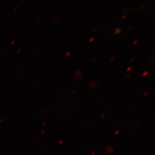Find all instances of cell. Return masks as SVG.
<instances>
[{"mask_svg": "<svg viewBox=\"0 0 155 155\" xmlns=\"http://www.w3.org/2000/svg\"><path fill=\"white\" fill-rule=\"evenodd\" d=\"M147 94H148V93H145V94H144V96H146V95H147Z\"/></svg>", "mask_w": 155, "mask_h": 155, "instance_id": "cell-6", "label": "cell"}, {"mask_svg": "<svg viewBox=\"0 0 155 155\" xmlns=\"http://www.w3.org/2000/svg\"><path fill=\"white\" fill-rule=\"evenodd\" d=\"M122 32V30L121 29H119V28H117L116 29V31H115V35H116V34H119L120 33H121Z\"/></svg>", "mask_w": 155, "mask_h": 155, "instance_id": "cell-2", "label": "cell"}, {"mask_svg": "<svg viewBox=\"0 0 155 155\" xmlns=\"http://www.w3.org/2000/svg\"><path fill=\"white\" fill-rule=\"evenodd\" d=\"M118 133H119V130H117L116 132V133H115V134H117Z\"/></svg>", "mask_w": 155, "mask_h": 155, "instance_id": "cell-4", "label": "cell"}, {"mask_svg": "<svg viewBox=\"0 0 155 155\" xmlns=\"http://www.w3.org/2000/svg\"><path fill=\"white\" fill-rule=\"evenodd\" d=\"M114 149L111 146H107L106 147V152L107 154H111L113 152Z\"/></svg>", "mask_w": 155, "mask_h": 155, "instance_id": "cell-1", "label": "cell"}, {"mask_svg": "<svg viewBox=\"0 0 155 155\" xmlns=\"http://www.w3.org/2000/svg\"><path fill=\"white\" fill-rule=\"evenodd\" d=\"M148 73V72H144V74H143V77H144V76H145V75H147V74Z\"/></svg>", "mask_w": 155, "mask_h": 155, "instance_id": "cell-3", "label": "cell"}, {"mask_svg": "<svg viewBox=\"0 0 155 155\" xmlns=\"http://www.w3.org/2000/svg\"><path fill=\"white\" fill-rule=\"evenodd\" d=\"M104 116H105V114H102V116H101V117H102H102H104Z\"/></svg>", "mask_w": 155, "mask_h": 155, "instance_id": "cell-8", "label": "cell"}, {"mask_svg": "<svg viewBox=\"0 0 155 155\" xmlns=\"http://www.w3.org/2000/svg\"><path fill=\"white\" fill-rule=\"evenodd\" d=\"M95 153H96V152H93V153L91 154V155H95Z\"/></svg>", "mask_w": 155, "mask_h": 155, "instance_id": "cell-5", "label": "cell"}, {"mask_svg": "<svg viewBox=\"0 0 155 155\" xmlns=\"http://www.w3.org/2000/svg\"><path fill=\"white\" fill-rule=\"evenodd\" d=\"M63 143V141H60V142H59V144H61V143Z\"/></svg>", "mask_w": 155, "mask_h": 155, "instance_id": "cell-7", "label": "cell"}]
</instances>
